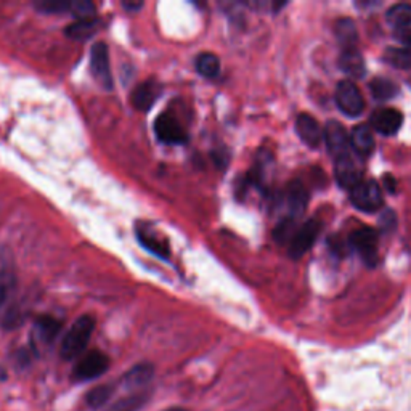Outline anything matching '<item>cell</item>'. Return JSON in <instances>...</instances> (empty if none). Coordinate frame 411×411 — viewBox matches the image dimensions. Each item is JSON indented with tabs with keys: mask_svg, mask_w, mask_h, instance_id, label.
<instances>
[{
	"mask_svg": "<svg viewBox=\"0 0 411 411\" xmlns=\"http://www.w3.org/2000/svg\"><path fill=\"white\" fill-rule=\"evenodd\" d=\"M95 330V318L90 315H82L77 318L61 342L60 355L65 360H74L86 351Z\"/></svg>",
	"mask_w": 411,
	"mask_h": 411,
	"instance_id": "cell-1",
	"label": "cell"
},
{
	"mask_svg": "<svg viewBox=\"0 0 411 411\" xmlns=\"http://www.w3.org/2000/svg\"><path fill=\"white\" fill-rule=\"evenodd\" d=\"M34 7L47 15H74L77 20L93 18L95 5L88 0H37Z\"/></svg>",
	"mask_w": 411,
	"mask_h": 411,
	"instance_id": "cell-2",
	"label": "cell"
},
{
	"mask_svg": "<svg viewBox=\"0 0 411 411\" xmlns=\"http://www.w3.org/2000/svg\"><path fill=\"white\" fill-rule=\"evenodd\" d=\"M154 135L161 143L166 145H185L188 142V132L180 124L175 114L161 113L154 121Z\"/></svg>",
	"mask_w": 411,
	"mask_h": 411,
	"instance_id": "cell-3",
	"label": "cell"
},
{
	"mask_svg": "<svg viewBox=\"0 0 411 411\" xmlns=\"http://www.w3.org/2000/svg\"><path fill=\"white\" fill-rule=\"evenodd\" d=\"M382 191L375 180H362L351 190V203L362 213H375L382 206Z\"/></svg>",
	"mask_w": 411,
	"mask_h": 411,
	"instance_id": "cell-4",
	"label": "cell"
},
{
	"mask_svg": "<svg viewBox=\"0 0 411 411\" xmlns=\"http://www.w3.org/2000/svg\"><path fill=\"white\" fill-rule=\"evenodd\" d=\"M335 100L337 108L349 118H357L363 113L365 100L358 87L351 81H341L336 87Z\"/></svg>",
	"mask_w": 411,
	"mask_h": 411,
	"instance_id": "cell-5",
	"label": "cell"
},
{
	"mask_svg": "<svg viewBox=\"0 0 411 411\" xmlns=\"http://www.w3.org/2000/svg\"><path fill=\"white\" fill-rule=\"evenodd\" d=\"M90 73L105 90H113V74L109 66V50L105 42L93 43L90 50Z\"/></svg>",
	"mask_w": 411,
	"mask_h": 411,
	"instance_id": "cell-6",
	"label": "cell"
},
{
	"mask_svg": "<svg viewBox=\"0 0 411 411\" xmlns=\"http://www.w3.org/2000/svg\"><path fill=\"white\" fill-rule=\"evenodd\" d=\"M109 368V358L100 351H92L86 353L73 371L74 381H92L105 375Z\"/></svg>",
	"mask_w": 411,
	"mask_h": 411,
	"instance_id": "cell-7",
	"label": "cell"
},
{
	"mask_svg": "<svg viewBox=\"0 0 411 411\" xmlns=\"http://www.w3.org/2000/svg\"><path fill=\"white\" fill-rule=\"evenodd\" d=\"M351 248L358 252L363 262L368 267L377 264V233L370 227H362L349 236Z\"/></svg>",
	"mask_w": 411,
	"mask_h": 411,
	"instance_id": "cell-8",
	"label": "cell"
},
{
	"mask_svg": "<svg viewBox=\"0 0 411 411\" xmlns=\"http://www.w3.org/2000/svg\"><path fill=\"white\" fill-rule=\"evenodd\" d=\"M326 147L330 149L332 161L352 156L351 138L347 137V132L342 124L336 121H330L323 129Z\"/></svg>",
	"mask_w": 411,
	"mask_h": 411,
	"instance_id": "cell-9",
	"label": "cell"
},
{
	"mask_svg": "<svg viewBox=\"0 0 411 411\" xmlns=\"http://www.w3.org/2000/svg\"><path fill=\"white\" fill-rule=\"evenodd\" d=\"M16 281H18V274H16L15 255L10 248H0V307L13 292Z\"/></svg>",
	"mask_w": 411,
	"mask_h": 411,
	"instance_id": "cell-10",
	"label": "cell"
},
{
	"mask_svg": "<svg viewBox=\"0 0 411 411\" xmlns=\"http://www.w3.org/2000/svg\"><path fill=\"white\" fill-rule=\"evenodd\" d=\"M320 224L316 220L305 222L302 227H299L294 233L292 240L290 241V255L292 259H301L302 255L314 246V243L318 236Z\"/></svg>",
	"mask_w": 411,
	"mask_h": 411,
	"instance_id": "cell-11",
	"label": "cell"
},
{
	"mask_svg": "<svg viewBox=\"0 0 411 411\" xmlns=\"http://www.w3.org/2000/svg\"><path fill=\"white\" fill-rule=\"evenodd\" d=\"M161 93H163V87H161L159 82L149 79L133 88L130 93V103L135 109L142 111V113H147V111L154 107V103L158 102Z\"/></svg>",
	"mask_w": 411,
	"mask_h": 411,
	"instance_id": "cell-12",
	"label": "cell"
},
{
	"mask_svg": "<svg viewBox=\"0 0 411 411\" xmlns=\"http://www.w3.org/2000/svg\"><path fill=\"white\" fill-rule=\"evenodd\" d=\"M137 240L145 248L148 252H151L159 259L168 260L170 257V248L168 240L163 235H159L156 230H153L149 225L137 227Z\"/></svg>",
	"mask_w": 411,
	"mask_h": 411,
	"instance_id": "cell-13",
	"label": "cell"
},
{
	"mask_svg": "<svg viewBox=\"0 0 411 411\" xmlns=\"http://www.w3.org/2000/svg\"><path fill=\"white\" fill-rule=\"evenodd\" d=\"M403 124V116L396 108H381L371 116V126L381 135H396Z\"/></svg>",
	"mask_w": 411,
	"mask_h": 411,
	"instance_id": "cell-14",
	"label": "cell"
},
{
	"mask_svg": "<svg viewBox=\"0 0 411 411\" xmlns=\"http://www.w3.org/2000/svg\"><path fill=\"white\" fill-rule=\"evenodd\" d=\"M296 130H297V135L301 137V140L310 148H318L321 140H323L325 137L323 129H321L318 121H316L314 116L305 114V113L297 116Z\"/></svg>",
	"mask_w": 411,
	"mask_h": 411,
	"instance_id": "cell-15",
	"label": "cell"
},
{
	"mask_svg": "<svg viewBox=\"0 0 411 411\" xmlns=\"http://www.w3.org/2000/svg\"><path fill=\"white\" fill-rule=\"evenodd\" d=\"M335 174L339 185L346 190H352L353 187H357L362 182V172L358 170L357 164L352 156L336 159L335 161Z\"/></svg>",
	"mask_w": 411,
	"mask_h": 411,
	"instance_id": "cell-16",
	"label": "cell"
},
{
	"mask_svg": "<svg viewBox=\"0 0 411 411\" xmlns=\"http://www.w3.org/2000/svg\"><path fill=\"white\" fill-rule=\"evenodd\" d=\"M351 147L362 158H368L375 151L373 129L368 124L355 126L351 133Z\"/></svg>",
	"mask_w": 411,
	"mask_h": 411,
	"instance_id": "cell-17",
	"label": "cell"
},
{
	"mask_svg": "<svg viewBox=\"0 0 411 411\" xmlns=\"http://www.w3.org/2000/svg\"><path fill=\"white\" fill-rule=\"evenodd\" d=\"M153 376H154V368L151 363H138L122 376V384H124L126 389L137 391V389H142L147 384H149V381L153 379Z\"/></svg>",
	"mask_w": 411,
	"mask_h": 411,
	"instance_id": "cell-18",
	"label": "cell"
},
{
	"mask_svg": "<svg viewBox=\"0 0 411 411\" xmlns=\"http://www.w3.org/2000/svg\"><path fill=\"white\" fill-rule=\"evenodd\" d=\"M309 196L301 182H292L286 190V204L291 213V219L296 220L299 215L304 214L305 206H307Z\"/></svg>",
	"mask_w": 411,
	"mask_h": 411,
	"instance_id": "cell-19",
	"label": "cell"
},
{
	"mask_svg": "<svg viewBox=\"0 0 411 411\" xmlns=\"http://www.w3.org/2000/svg\"><path fill=\"white\" fill-rule=\"evenodd\" d=\"M339 68L352 77H362L365 74V61L357 48L344 50L339 58Z\"/></svg>",
	"mask_w": 411,
	"mask_h": 411,
	"instance_id": "cell-20",
	"label": "cell"
},
{
	"mask_svg": "<svg viewBox=\"0 0 411 411\" xmlns=\"http://www.w3.org/2000/svg\"><path fill=\"white\" fill-rule=\"evenodd\" d=\"M387 23L398 32L411 29V5L397 4L387 10L386 13Z\"/></svg>",
	"mask_w": 411,
	"mask_h": 411,
	"instance_id": "cell-21",
	"label": "cell"
},
{
	"mask_svg": "<svg viewBox=\"0 0 411 411\" xmlns=\"http://www.w3.org/2000/svg\"><path fill=\"white\" fill-rule=\"evenodd\" d=\"M335 32H336L339 43L344 47V50L357 48L358 34H357V27H355V23L352 20L349 18L337 20L335 25Z\"/></svg>",
	"mask_w": 411,
	"mask_h": 411,
	"instance_id": "cell-22",
	"label": "cell"
},
{
	"mask_svg": "<svg viewBox=\"0 0 411 411\" xmlns=\"http://www.w3.org/2000/svg\"><path fill=\"white\" fill-rule=\"evenodd\" d=\"M98 20L93 18H84V20H76L74 23H71L66 27L65 34L74 39V41H87L98 31Z\"/></svg>",
	"mask_w": 411,
	"mask_h": 411,
	"instance_id": "cell-23",
	"label": "cell"
},
{
	"mask_svg": "<svg viewBox=\"0 0 411 411\" xmlns=\"http://www.w3.org/2000/svg\"><path fill=\"white\" fill-rule=\"evenodd\" d=\"M61 321L53 318V316L50 315H41L39 318L36 320V331L39 337H41L42 342L46 344H52L57 336L60 335L61 331Z\"/></svg>",
	"mask_w": 411,
	"mask_h": 411,
	"instance_id": "cell-24",
	"label": "cell"
},
{
	"mask_svg": "<svg viewBox=\"0 0 411 411\" xmlns=\"http://www.w3.org/2000/svg\"><path fill=\"white\" fill-rule=\"evenodd\" d=\"M148 400H149L148 391L133 392V393H130V396H127L124 398L118 400V402H114L108 408V411H138L140 408H143V405H145Z\"/></svg>",
	"mask_w": 411,
	"mask_h": 411,
	"instance_id": "cell-25",
	"label": "cell"
},
{
	"mask_svg": "<svg viewBox=\"0 0 411 411\" xmlns=\"http://www.w3.org/2000/svg\"><path fill=\"white\" fill-rule=\"evenodd\" d=\"M194 65H196L198 73L208 77V79H214V77L220 74V60L217 55L210 52H204L199 55L196 61H194Z\"/></svg>",
	"mask_w": 411,
	"mask_h": 411,
	"instance_id": "cell-26",
	"label": "cell"
},
{
	"mask_svg": "<svg viewBox=\"0 0 411 411\" xmlns=\"http://www.w3.org/2000/svg\"><path fill=\"white\" fill-rule=\"evenodd\" d=\"M370 90L376 100H391L398 93V86L386 77H376L370 82Z\"/></svg>",
	"mask_w": 411,
	"mask_h": 411,
	"instance_id": "cell-27",
	"label": "cell"
},
{
	"mask_svg": "<svg viewBox=\"0 0 411 411\" xmlns=\"http://www.w3.org/2000/svg\"><path fill=\"white\" fill-rule=\"evenodd\" d=\"M384 60L393 68L410 69L411 68V50L410 48H396L391 47L386 50Z\"/></svg>",
	"mask_w": 411,
	"mask_h": 411,
	"instance_id": "cell-28",
	"label": "cell"
},
{
	"mask_svg": "<svg viewBox=\"0 0 411 411\" xmlns=\"http://www.w3.org/2000/svg\"><path fill=\"white\" fill-rule=\"evenodd\" d=\"M113 391H114V387L109 386V384L93 387L86 397L88 407L93 408V410L102 408L103 405L108 403V400L111 398V396H113Z\"/></svg>",
	"mask_w": 411,
	"mask_h": 411,
	"instance_id": "cell-29",
	"label": "cell"
},
{
	"mask_svg": "<svg viewBox=\"0 0 411 411\" xmlns=\"http://www.w3.org/2000/svg\"><path fill=\"white\" fill-rule=\"evenodd\" d=\"M398 41L403 43L405 48H410L411 50V29L398 32Z\"/></svg>",
	"mask_w": 411,
	"mask_h": 411,
	"instance_id": "cell-30",
	"label": "cell"
},
{
	"mask_svg": "<svg viewBox=\"0 0 411 411\" xmlns=\"http://www.w3.org/2000/svg\"><path fill=\"white\" fill-rule=\"evenodd\" d=\"M122 7L126 10H129V12H137V10H140L143 7V2H122Z\"/></svg>",
	"mask_w": 411,
	"mask_h": 411,
	"instance_id": "cell-31",
	"label": "cell"
},
{
	"mask_svg": "<svg viewBox=\"0 0 411 411\" xmlns=\"http://www.w3.org/2000/svg\"><path fill=\"white\" fill-rule=\"evenodd\" d=\"M384 185H386V188H387V190L391 191V193L396 191V187H393V182H392V177H391V175L384 177Z\"/></svg>",
	"mask_w": 411,
	"mask_h": 411,
	"instance_id": "cell-32",
	"label": "cell"
},
{
	"mask_svg": "<svg viewBox=\"0 0 411 411\" xmlns=\"http://www.w3.org/2000/svg\"><path fill=\"white\" fill-rule=\"evenodd\" d=\"M7 370L5 368H2V366H0V381H7Z\"/></svg>",
	"mask_w": 411,
	"mask_h": 411,
	"instance_id": "cell-33",
	"label": "cell"
},
{
	"mask_svg": "<svg viewBox=\"0 0 411 411\" xmlns=\"http://www.w3.org/2000/svg\"><path fill=\"white\" fill-rule=\"evenodd\" d=\"M166 411H187V410H183V408H169V410H166Z\"/></svg>",
	"mask_w": 411,
	"mask_h": 411,
	"instance_id": "cell-34",
	"label": "cell"
}]
</instances>
